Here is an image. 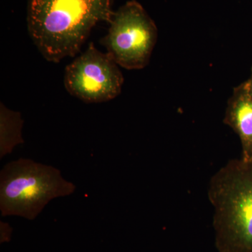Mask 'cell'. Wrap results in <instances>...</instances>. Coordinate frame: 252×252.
<instances>
[{"label":"cell","mask_w":252,"mask_h":252,"mask_svg":"<svg viewBox=\"0 0 252 252\" xmlns=\"http://www.w3.org/2000/svg\"><path fill=\"white\" fill-rule=\"evenodd\" d=\"M107 34L101 39L121 67L141 69L149 64L158 39L155 23L140 3L127 1L113 13Z\"/></svg>","instance_id":"cell-4"},{"label":"cell","mask_w":252,"mask_h":252,"mask_svg":"<svg viewBox=\"0 0 252 252\" xmlns=\"http://www.w3.org/2000/svg\"><path fill=\"white\" fill-rule=\"evenodd\" d=\"M114 59L91 42L65 68L64 85L74 97L86 103H101L122 93L124 76Z\"/></svg>","instance_id":"cell-5"},{"label":"cell","mask_w":252,"mask_h":252,"mask_svg":"<svg viewBox=\"0 0 252 252\" xmlns=\"http://www.w3.org/2000/svg\"><path fill=\"white\" fill-rule=\"evenodd\" d=\"M0 115V158L11 154L18 144L24 142L22 137L23 121L19 112L9 110L1 104Z\"/></svg>","instance_id":"cell-7"},{"label":"cell","mask_w":252,"mask_h":252,"mask_svg":"<svg viewBox=\"0 0 252 252\" xmlns=\"http://www.w3.org/2000/svg\"><path fill=\"white\" fill-rule=\"evenodd\" d=\"M248 81H250V82L251 83V84H252V68L251 77H250V79H248Z\"/></svg>","instance_id":"cell-9"},{"label":"cell","mask_w":252,"mask_h":252,"mask_svg":"<svg viewBox=\"0 0 252 252\" xmlns=\"http://www.w3.org/2000/svg\"><path fill=\"white\" fill-rule=\"evenodd\" d=\"M12 228L10 227L9 223L1 221V243L9 242L11 237Z\"/></svg>","instance_id":"cell-8"},{"label":"cell","mask_w":252,"mask_h":252,"mask_svg":"<svg viewBox=\"0 0 252 252\" xmlns=\"http://www.w3.org/2000/svg\"><path fill=\"white\" fill-rule=\"evenodd\" d=\"M76 186L64 180L59 169L19 158L0 172L1 216L35 220L51 200L72 195Z\"/></svg>","instance_id":"cell-3"},{"label":"cell","mask_w":252,"mask_h":252,"mask_svg":"<svg viewBox=\"0 0 252 252\" xmlns=\"http://www.w3.org/2000/svg\"><path fill=\"white\" fill-rule=\"evenodd\" d=\"M225 125L238 135L242 145L241 158L252 160V84L246 81L233 90L225 110Z\"/></svg>","instance_id":"cell-6"},{"label":"cell","mask_w":252,"mask_h":252,"mask_svg":"<svg viewBox=\"0 0 252 252\" xmlns=\"http://www.w3.org/2000/svg\"><path fill=\"white\" fill-rule=\"evenodd\" d=\"M218 252H252V160L235 159L209 185Z\"/></svg>","instance_id":"cell-2"},{"label":"cell","mask_w":252,"mask_h":252,"mask_svg":"<svg viewBox=\"0 0 252 252\" xmlns=\"http://www.w3.org/2000/svg\"><path fill=\"white\" fill-rule=\"evenodd\" d=\"M112 0H29L28 32L43 57L59 63L77 55L93 28L109 22Z\"/></svg>","instance_id":"cell-1"}]
</instances>
